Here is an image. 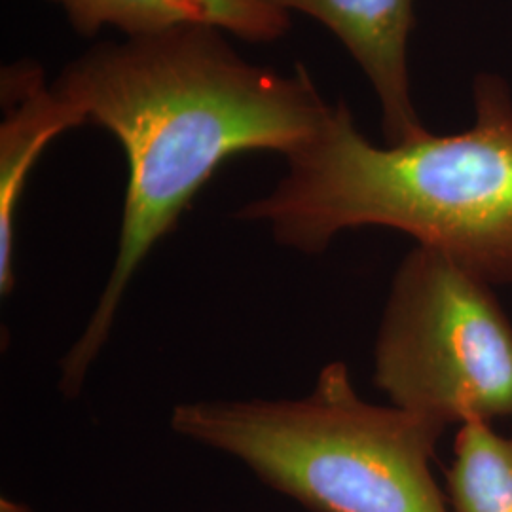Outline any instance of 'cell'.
Masks as SVG:
<instances>
[{
    "instance_id": "cell-1",
    "label": "cell",
    "mask_w": 512,
    "mask_h": 512,
    "mask_svg": "<svg viewBox=\"0 0 512 512\" xmlns=\"http://www.w3.org/2000/svg\"><path fill=\"white\" fill-rule=\"evenodd\" d=\"M54 88L88 124L109 129L129 169L109 281L88 327L61 361V391L76 397L137 268L219 165L253 150L291 156L321 131L332 105L304 65L289 76L253 65L222 29L203 23L101 42L69 63Z\"/></svg>"
},
{
    "instance_id": "cell-2",
    "label": "cell",
    "mask_w": 512,
    "mask_h": 512,
    "mask_svg": "<svg viewBox=\"0 0 512 512\" xmlns=\"http://www.w3.org/2000/svg\"><path fill=\"white\" fill-rule=\"evenodd\" d=\"M287 162L274 190L236 213L266 222L279 245L315 255L344 230L385 226L490 285L512 283V97L503 78L476 76L475 124L458 135L427 131L376 147L338 103Z\"/></svg>"
},
{
    "instance_id": "cell-3",
    "label": "cell",
    "mask_w": 512,
    "mask_h": 512,
    "mask_svg": "<svg viewBox=\"0 0 512 512\" xmlns=\"http://www.w3.org/2000/svg\"><path fill=\"white\" fill-rule=\"evenodd\" d=\"M171 427L315 512H452L431 473L446 425L359 397L346 363L294 401H196Z\"/></svg>"
},
{
    "instance_id": "cell-4",
    "label": "cell",
    "mask_w": 512,
    "mask_h": 512,
    "mask_svg": "<svg viewBox=\"0 0 512 512\" xmlns=\"http://www.w3.org/2000/svg\"><path fill=\"white\" fill-rule=\"evenodd\" d=\"M374 384L446 427L512 418V323L492 285L440 249L410 251L374 344Z\"/></svg>"
},
{
    "instance_id": "cell-5",
    "label": "cell",
    "mask_w": 512,
    "mask_h": 512,
    "mask_svg": "<svg viewBox=\"0 0 512 512\" xmlns=\"http://www.w3.org/2000/svg\"><path fill=\"white\" fill-rule=\"evenodd\" d=\"M279 10H298L325 23L363 67L384 112L389 145L427 133L410 97L408 37L414 0H262Z\"/></svg>"
},
{
    "instance_id": "cell-6",
    "label": "cell",
    "mask_w": 512,
    "mask_h": 512,
    "mask_svg": "<svg viewBox=\"0 0 512 512\" xmlns=\"http://www.w3.org/2000/svg\"><path fill=\"white\" fill-rule=\"evenodd\" d=\"M0 293L14 289V234L19 198L33 165L67 129L88 124L84 114L46 84L37 63L18 61L0 76Z\"/></svg>"
},
{
    "instance_id": "cell-7",
    "label": "cell",
    "mask_w": 512,
    "mask_h": 512,
    "mask_svg": "<svg viewBox=\"0 0 512 512\" xmlns=\"http://www.w3.org/2000/svg\"><path fill=\"white\" fill-rule=\"evenodd\" d=\"M63 6L74 29L92 37L112 25L128 37L156 33L183 23L213 25L251 42L283 37L291 19L262 0H54Z\"/></svg>"
},
{
    "instance_id": "cell-8",
    "label": "cell",
    "mask_w": 512,
    "mask_h": 512,
    "mask_svg": "<svg viewBox=\"0 0 512 512\" xmlns=\"http://www.w3.org/2000/svg\"><path fill=\"white\" fill-rule=\"evenodd\" d=\"M446 497L452 512H512V437L492 423L459 425Z\"/></svg>"
}]
</instances>
